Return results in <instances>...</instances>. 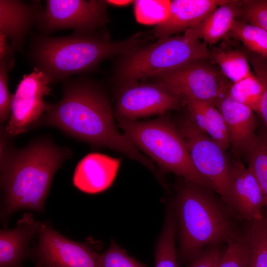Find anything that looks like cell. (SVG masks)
Segmentation results:
<instances>
[{
	"instance_id": "e0dca14e",
	"label": "cell",
	"mask_w": 267,
	"mask_h": 267,
	"mask_svg": "<svg viewBox=\"0 0 267 267\" xmlns=\"http://www.w3.org/2000/svg\"><path fill=\"white\" fill-rule=\"evenodd\" d=\"M120 160L100 153H91L78 163L73 177L74 185L89 194L100 192L114 181Z\"/></svg>"
},
{
	"instance_id": "8992f818",
	"label": "cell",
	"mask_w": 267,
	"mask_h": 267,
	"mask_svg": "<svg viewBox=\"0 0 267 267\" xmlns=\"http://www.w3.org/2000/svg\"><path fill=\"white\" fill-rule=\"evenodd\" d=\"M207 44L192 28L182 35L158 39L125 56L116 68L115 78L123 84L151 78L192 61L209 58Z\"/></svg>"
},
{
	"instance_id": "f1b7e54d",
	"label": "cell",
	"mask_w": 267,
	"mask_h": 267,
	"mask_svg": "<svg viewBox=\"0 0 267 267\" xmlns=\"http://www.w3.org/2000/svg\"><path fill=\"white\" fill-rule=\"evenodd\" d=\"M98 267H147L131 257L114 240L105 252L96 253Z\"/></svg>"
},
{
	"instance_id": "2e32d148",
	"label": "cell",
	"mask_w": 267,
	"mask_h": 267,
	"mask_svg": "<svg viewBox=\"0 0 267 267\" xmlns=\"http://www.w3.org/2000/svg\"><path fill=\"white\" fill-rule=\"evenodd\" d=\"M38 1L0 0V33L10 41L12 49L21 51L42 8Z\"/></svg>"
},
{
	"instance_id": "d6986e66",
	"label": "cell",
	"mask_w": 267,
	"mask_h": 267,
	"mask_svg": "<svg viewBox=\"0 0 267 267\" xmlns=\"http://www.w3.org/2000/svg\"><path fill=\"white\" fill-rule=\"evenodd\" d=\"M190 120L224 150L230 146L223 116L216 106L210 102L183 99Z\"/></svg>"
},
{
	"instance_id": "ac0fdd59",
	"label": "cell",
	"mask_w": 267,
	"mask_h": 267,
	"mask_svg": "<svg viewBox=\"0 0 267 267\" xmlns=\"http://www.w3.org/2000/svg\"><path fill=\"white\" fill-rule=\"evenodd\" d=\"M41 224L31 215L26 214L15 228L0 230V267H22V262L29 255L30 241L38 233Z\"/></svg>"
},
{
	"instance_id": "8fae6325",
	"label": "cell",
	"mask_w": 267,
	"mask_h": 267,
	"mask_svg": "<svg viewBox=\"0 0 267 267\" xmlns=\"http://www.w3.org/2000/svg\"><path fill=\"white\" fill-rule=\"evenodd\" d=\"M50 83L36 68L23 76L13 94L6 135L13 137L26 132L42 117L48 106L44 97L51 90Z\"/></svg>"
},
{
	"instance_id": "5bb4252c",
	"label": "cell",
	"mask_w": 267,
	"mask_h": 267,
	"mask_svg": "<svg viewBox=\"0 0 267 267\" xmlns=\"http://www.w3.org/2000/svg\"><path fill=\"white\" fill-rule=\"evenodd\" d=\"M225 92L218 99L215 106L223 116L229 144L234 153L245 155L257 137L253 110L235 101Z\"/></svg>"
},
{
	"instance_id": "83f0119b",
	"label": "cell",
	"mask_w": 267,
	"mask_h": 267,
	"mask_svg": "<svg viewBox=\"0 0 267 267\" xmlns=\"http://www.w3.org/2000/svg\"><path fill=\"white\" fill-rule=\"evenodd\" d=\"M171 0H138L134 1L136 21L141 24L156 25L168 17Z\"/></svg>"
},
{
	"instance_id": "277c9868",
	"label": "cell",
	"mask_w": 267,
	"mask_h": 267,
	"mask_svg": "<svg viewBox=\"0 0 267 267\" xmlns=\"http://www.w3.org/2000/svg\"><path fill=\"white\" fill-rule=\"evenodd\" d=\"M211 189L184 179L174 203L178 229V261L190 263L206 247L227 244L240 233L237 220Z\"/></svg>"
},
{
	"instance_id": "5b68a950",
	"label": "cell",
	"mask_w": 267,
	"mask_h": 267,
	"mask_svg": "<svg viewBox=\"0 0 267 267\" xmlns=\"http://www.w3.org/2000/svg\"><path fill=\"white\" fill-rule=\"evenodd\" d=\"M118 126L132 143L155 162L162 171L211 190L195 168L179 130L167 117L147 121L117 118Z\"/></svg>"
},
{
	"instance_id": "4316f807",
	"label": "cell",
	"mask_w": 267,
	"mask_h": 267,
	"mask_svg": "<svg viewBox=\"0 0 267 267\" xmlns=\"http://www.w3.org/2000/svg\"><path fill=\"white\" fill-rule=\"evenodd\" d=\"M251 251L250 267H267V225L264 217L247 223Z\"/></svg>"
},
{
	"instance_id": "836d02e7",
	"label": "cell",
	"mask_w": 267,
	"mask_h": 267,
	"mask_svg": "<svg viewBox=\"0 0 267 267\" xmlns=\"http://www.w3.org/2000/svg\"><path fill=\"white\" fill-rule=\"evenodd\" d=\"M6 36L0 33V60L12 56L13 49L8 43Z\"/></svg>"
},
{
	"instance_id": "484cf974",
	"label": "cell",
	"mask_w": 267,
	"mask_h": 267,
	"mask_svg": "<svg viewBox=\"0 0 267 267\" xmlns=\"http://www.w3.org/2000/svg\"><path fill=\"white\" fill-rule=\"evenodd\" d=\"M217 267H250L251 251L247 227L225 244Z\"/></svg>"
},
{
	"instance_id": "7402d4cb",
	"label": "cell",
	"mask_w": 267,
	"mask_h": 267,
	"mask_svg": "<svg viewBox=\"0 0 267 267\" xmlns=\"http://www.w3.org/2000/svg\"><path fill=\"white\" fill-rule=\"evenodd\" d=\"M177 230L175 211L172 206H169L155 248V267H178V253L175 246Z\"/></svg>"
},
{
	"instance_id": "9c48e42d",
	"label": "cell",
	"mask_w": 267,
	"mask_h": 267,
	"mask_svg": "<svg viewBox=\"0 0 267 267\" xmlns=\"http://www.w3.org/2000/svg\"><path fill=\"white\" fill-rule=\"evenodd\" d=\"M105 0H46L36 26L43 35L71 29L94 33L108 22Z\"/></svg>"
},
{
	"instance_id": "cb8c5ba5",
	"label": "cell",
	"mask_w": 267,
	"mask_h": 267,
	"mask_svg": "<svg viewBox=\"0 0 267 267\" xmlns=\"http://www.w3.org/2000/svg\"><path fill=\"white\" fill-rule=\"evenodd\" d=\"M229 38L241 42L249 51L267 57V31L263 28L236 19L225 39Z\"/></svg>"
},
{
	"instance_id": "30bf717a",
	"label": "cell",
	"mask_w": 267,
	"mask_h": 267,
	"mask_svg": "<svg viewBox=\"0 0 267 267\" xmlns=\"http://www.w3.org/2000/svg\"><path fill=\"white\" fill-rule=\"evenodd\" d=\"M182 101L181 97L160 83H127L118 92L115 114L117 118L131 120L161 116L178 108Z\"/></svg>"
},
{
	"instance_id": "9a60e30c",
	"label": "cell",
	"mask_w": 267,
	"mask_h": 267,
	"mask_svg": "<svg viewBox=\"0 0 267 267\" xmlns=\"http://www.w3.org/2000/svg\"><path fill=\"white\" fill-rule=\"evenodd\" d=\"M226 0H172L168 18L156 25L152 29L151 34L160 39L196 27L217 7Z\"/></svg>"
},
{
	"instance_id": "f546056e",
	"label": "cell",
	"mask_w": 267,
	"mask_h": 267,
	"mask_svg": "<svg viewBox=\"0 0 267 267\" xmlns=\"http://www.w3.org/2000/svg\"><path fill=\"white\" fill-rule=\"evenodd\" d=\"M14 65L12 56L0 60V121L4 122L9 118L13 94L8 88V74Z\"/></svg>"
},
{
	"instance_id": "d6a6232c",
	"label": "cell",
	"mask_w": 267,
	"mask_h": 267,
	"mask_svg": "<svg viewBox=\"0 0 267 267\" xmlns=\"http://www.w3.org/2000/svg\"><path fill=\"white\" fill-rule=\"evenodd\" d=\"M222 252L220 245L206 247L187 267H217Z\"/></svg>"
},
{
	"instance_id": "e575fe53",
	"label": "cell",
	"mask_w": 267,
	"mask_h": 267,
	"mask_svg": "<svg viewBox=\"0 0 267 267\" xmlns=\"http://www.w3.org/2000/svg\"><path fill=\"white\" fill-rule=\"evenodd\" d=\"M107 5H110L112 6H125L128 5L130 3L132 2V0H105Z\"/></svg>"
},
{
	"instance_id": "7c38bea8",
	"label": "cell",
	"mask_w": 267,
	"mask_h": 267,
	"mask_svg": "<svg viewBox=\"0 0 267 267\" xmlns=\"http://www.w3.org/2000/svg\"><path fill=\"white\" fill-rule=\"evenodd\" d=\"M33 256L43 267H98L96 253L42 223Z\"/></svg>"
},
{
	"instance_id": "d4e9b609",
	"label": "cell",
	"mask_w": 267,
	"mask_h": 267,
	"mask_svg": "<svg viewBox=\"0 0 267 267\" xmlns=\"http://www.w3.org/2000/svg\"><path fill=\"white\" fill-rule=\"evenodd\" d=\"M264 89L254 73L231 83L225 93L235 101L247 105L259 113Z\"/></svg>"
},
{
	"instance_id": "52a82bcc",
	"label": "cell",
	"mask_w": 267,
	"mask_h": 267,
	"mask_svg": "<svg viewBox=\"0 0 267 267\" xmlns=\"http://www.w3.org/2000/svg\"><path fill=\"white\" fill-rule=\"evenodd\" d=\"M198 172L217 192L230 211V163L225 150L187 118L178 128Z\"/></svg>"
},
{
	"instance_id": "4dcf8cb0",
	"label": "cell",
	"mask_w": 267,
	"mask_h": 267,
	"mask_svg": "<svg viewBox=\"0 0 267 267\" xmlns=\"http://www.w3.org/2000/svg\"><path fill=\"white\" fill-rule=\"evenodd\" d=\"M239 17L267 31V0H240Z\"/></svg>"
},
{
	"instance_id": "6da1fadb",
	"label": "cell",
	"mask_w": 267,
	"mask_h": 267,
	"mask_svg": "<svg viewBox=\"0 0 267 267\" xmlns=\"http://www.w3.org/2000/svg\"><path fill=\"white\" fill-rule=\"evenodd\" d=\"M62 81L61 99L48 105L31 128H56L93 146L121 153L156 172L153 162L118 130L108 98L99 86L83 76Z\"/></svg>"
},
{
	"instance_id": "3957f363",
	"label": "cell",
	"mask_w": 267,
	"mask_h": 267,
	"mask_svg": "<svg viewBox=\"0 0 267 267\" xmlns=\"http://www.w3.org/2000/svg\"><path fill=\"white\" fill-rule=\"evenodd\" d=\"M150 37L137 33L121 41H112L96 33L74 32L65 37L33 36L28 57L51 83L89 72L104 60L126 56L143 47Z\"/></svg>"
},
{
	"instance_id": "ffe728a7",
	"label": "cell",
	"mask_w": 267,
	"mask_h": 267,
	"mask_svg": "<svg viewBox=\"0 0 267 267\" xmlns=\"http://www.w3.org/2000/svg\"><path fill=\"white\" fill-rule=\"evenodd\" d=\"M240 14V0H227L192 29L199 39L213 44L226 37Z\"/></svg>"
},
{
	"instance_id": "603a6c76",
	"label": "cell",
	"mask_w": 267,
	"mask_h": 267,
	"mask_svg": "<svg viewBox=\"0 0 267 267\" xmlns=\"http://www.w3.org/2000/svg\"><path fill=\"white\" fill-rule=\"evenodd\" d=\"M245 156L252 172L263 191L265 201L264 221L267 225V133L257 134L255 142Z\"/></svg>"
},
{
	"instance_id": "d590c367",
	"label": "cell",
	"mask_w": 267,
	"mask_h": 267,
	"mask_svg": "<svg viewBox=\"0 0 267 267\" xmlns=\"http://www.w3.org/2000/svg\"><path fill=\"white\" fill-rule=\"evenodd\" d=\"M35 267H43L40 264L37 263V265Z\"/></svg>"
},
{
	"instance_id": "44dd1931",
	"label": "cell",
	"mask_w": 267,
	"mask_h": 267,
	"mask_svg": "<svg viewBox=\"0 0 267 267\" xmlns=\"http://www.w3.org/2000/svg\"><path fill=\"white\" fill-rule=\"evenodd\" d=\"M209 59L232 83L236 82L252 73L247 49L232 48L223 42L219 46L210 50Z\"/></svg>"
},
{
	"instance_id": "4fadbf2b",
	"label": "cell",
	"mask_w": 267,
	"mask_h": 267,
	"mask_svg": "<svg viewBox=\"0 0 267 267\" xmlns=\"http://www.w3.org/2000/svg\"><path fill=\"white\" fill-rule=\"evenodd\" d=\"M230 211L237 220L248 223L263 216V191L252 172L238 160L230 163Z\"/></svg>"
},
{
	"instance_id": "ba28073f",
	"label": "cell",
	"mask_w": 267,
	"mask_h": 267,
	"mask_svg": "<svg viewBox=\"0 0 267 267\" xmlns=\"http://www.w3.org/2000/svg\"><path fill=\"white\" fill-rule=\"evenodd\" d=\"M151 79L167 87L183 100L206 101L215 105L232 83L209 58L192 61Z\"/></svg>"
},
{
	"instance_id": "7a4b0ae2",
	"label": "cell",
	"mask_w": 267,
	"mask_h": 267,
	"mask_svg": "<svg viewBox=\"0 0 267 267\" xmlns=\"http://www.w3.org/2000/svg\"><path fill=\"white\" fill-rule=\"evenodd\" d=\"M0 186L3 193L1 218L28 209L42 212L54 174L69 151L48 138L32 141L21 149L0 142Z\"/></svg>"
},
{
	"instance_id": "1f68e13d",
	"label": "cell",
	"mask_w": 267,
	"mask_h": 267,
	"mask_svg": "<svg viewBox=\"0 0 267 267\" xmlns=\"http://www.w3.org/2000/svg\"><path fill=\"white\" fill-rule=\"evenodd\" d=\"M248 59L253 67L254 74L263 87V95L258 114L267 127V57L248 50Z\"/></svg>"
}]
</instances>
